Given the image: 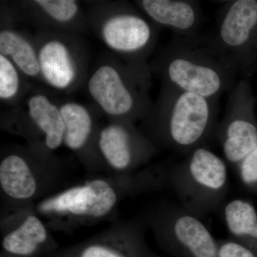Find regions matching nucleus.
<instances>
[{
	"label": "nucleus",
	"instance_id": "nucleus-1",
	"mask_svg": "<svg viewBox=\"0 0 257 257\" xmlns=\"http://www.w3.org/2000/svg\"><path fill=\"white\" fill-rule=\"evenodd\" d=\"M169 177L181 206L201 219L224 207L229 189L227 167L212 152L197 149Z\"/></svg>",
	"mask_w": 257,
	"mask_h": 257
},
{
	"label": "nucleus",
	"instance_id": "nucleus-2",
	"mask_svg": "<svg viewBox=\"0 0 257 257\" xmlns=\"http://www.w3.org/2000/svg\"><path fill=\"white\" fill-rule=\"evenodd\" d=\"M79 37L52 30H39L33 37L40 81L50 89L72 92L87 80V52Z\"/></svg>",
	"mask_w": 257,
	"mask_h": 257
},
{
	"label": "nucleus",
	"instance_id": "nucleus-3",
	"mask_svg": "<svg viewBox=\"0 0 257 257\" xmlns=\"http://www.w3.org/2000/svg\"><path fill=\"white\" fill-rule=\"evenodd\" d=\"M88 25L111 52L130 54L142 50L151 38V28L138 15L119 11L112 2H94Z\"/></svg>",
	"mask_w": 257,
	"mask_h": 257
},
{
	"label": "nucleus",
	"instance_id": "nucleus-4",
	"mask_svg": "<svg viewBox=\"0 0 257 257\" xmlns=\"http://www.w3.org/2000/svg\"><path fill=\"white\" fill-rule=\"evenodd\" d=\"M156 228L162 241L184 257H218V241L202 219L182 206L167 209Z\"/></svg>",
	"mask_w": 257,
	"mask_h": 257
},
{
	"label": "nucleus",
	"instance_id": "nucleus-5",
	"mask_svg": "<svg viewBox=\"0 0 257 257\" xmlns=\"http://www.w3.org/2000/svg\"><path fill=\"white\" fill-rule=\"evenodd\" d=\"M87 89L98 110L111 119L124 117L135 107V96L119 64L110 56L93 69L87 77Z\"/></svg>",
	"mask_w": 257,
	"mask_h": 257
},
{
	"label": "nucleus",
	"instance_id": "nucleus-6",
	"mask_svg": "<svg viewBox=\"0 0 257 257\" xmlns=\"http://www.w3.org/2000/svg\"><path fill=\"white\" fill-rule=\"evenodd\" d=\"M17 18L28 20L40 28L79 35L88 25L80 3L75 0H32L15 4Z\"/></svg>",
	"mask_w": 257,
	"mask_h": 257
},
{
	"label": "nucleus",
	"instance_id": "nucleus-7",
	"mask_svg": "<svg viewBox=\"0 0 257 257\" xmlns=\"http://www.w3.org/2000/svg\"><path fill=\"white\" fill-rule=\"evenodd\" d=\"M12 114L28 120L45 136V144L50 150H57L63 143L64 123L60 101L43 89H30Z\"/></svg>",
	"mask_w": 257,
	"mask_h": 257
},
{
	"label": "nucleus",
	"instance_id": "nucleus-8",
	"mask_svg": "<svg viewBox=\"0 0 257 257\" xmlns=\"http://www.w3.org/2000/svg\"><path fill=\"white\" fill-rule=\"evenodd\" d=\"M209 121L204 97L186 92L176 103L168 126L171 141L179 147L193 146L204 136Z\"/></svg>",
	"mask_w": 257,
	"mask_h": 257
},
{
	"label": "nucleus",
	"instance_id": "nucleus-9",
	"mask_svg": "<svg viewBox=\"0 0 257 257\" xmlns=\"http://www.w3.org/2000/svg\"><path fill=\"white\" fill-rule=\"evenodd\" d=\"M2 13L0 55L8 57L26 78L40 81L38 55L33 37L15 26L13 12Z\"/></svg>",
	"mask_w": 257,
	"mask_h": 257
},
{
	"label": "nucleus",
	"instance_id": "nucleus-10",
	"mask_svg": "<svg viewBox=\"0 0 257 257\" xmlns=\"http://www.w3.org/2000/svg\"><path fill=\"white\" fill-rule=\"evenodd\" d=\"M116 200V192L107 182L94 179L67 190V211L74 215L101 217L111 210Z\"/></svg>",
	"mask_w": 257,
	"mask_h": 257
},
{
	"label": "nucleus",
	"instance_id": "nucleus-11",
	"mask_svg": "<svg viewBox=\"0 0 257 257\" xmlns=\"http://www.w3.org/2000/svg\"><path fill=\"white\" fill-rule=\"evenodd\" d=\"M223 217L231 239L257 255V211L252 203L234 199L225 203Z\"/></svg>",
	"mask_w": 257,
	"mask_h": 257
},
{
	"label": "nucleus",
	"instance_id": "nucleus-12",
	"mask_svg": "<svg viewBox=\"0 0 257 257\" xmlns=\"http://www.w3.org/2000/svg\"><path fill=\"white\" fill-rule=\"evenodd\" d=\"M98 147L108 164L116 170H126L136 160L132 134L121 123L111 122L101 128Z\"/></svg>",
	"mask_w": 257,
	"mask_h": 257
},
{
	"label": "nucleus",
	"instance_id": "nucleus-13",
	"mask_svg": "<svg viewBox=\"0 0 257 257\" xmlns=\"http://www.w3.org/2000/svg\"><path fill=\"white\" fill-rule=\"evenodd\" d=\"M169 76L187 92L203 97L215 94L221 86L220 78L215 71L182 59L170 64Z\"/></svg>",
	"mask_w": 257,
	"mask_h": 257
},
{
	"label": "nucleus",
	"instance_id": "nucleus-14",
	"mask_svg": "<svg viewBox=\"0 0 257 257\" xmlns=\"http://www.w3.org/2000/svg\"><path fill=\"white\" fill-rule=\"evenodd\" d=\"M64 123L63 143L69 150L79 151L89 142L94 126V111L72 100L60 101Z\"/></svg>",
	"mask_w": 257,
	"mask_h": 257
},
{
	"label": "nucleus",
	"instance_id": "nucleus-15",
	"mask_svg": "<svg viewBox=\"0 0 257 257\" xmlns=\"http://www.w3.org/2000/svg\"><path fill=\"white\" fill-rule=\"evenodd\" d=\"M0 184L10 197L17 199L31 197L36 192V180L28 162L20 155H8L0 164Z\"/></svg>",
	"mask_w": 257,
	"mask_h": 257
},
{
	"label": "nucleus",
	"instance_id": "nucleus-16",
	"mask_svg": "<svg viewBox=\"0 0 257 257\" xmlns=\"http://www.w3.org/2000/svg\"><path fill=\"white\" fill-rule=\"evenodd\" d=\"M256 23L257 2H235L221 25V38L229 46H239L248 40L250 31Z\"/></svg>",
	"mask_w": 257,
	"mask_h": 257
},
{
	"label": "nucleus",
	"instance_id": "nucleus-17",
	"mask_svg": "<svg viewBox=\"0 0 257 257\" xmlns=\"http://www.w3.org/2000/svg\"><path fill=\"white\" fill-rule=\"evenodd\" d=\"M223 143L226 160L236 167L257 145V128L249 121L234 120L227 126Z\"/></svg>",
	"mask_w": 257,
	"mask_h": 257
},
{
	"label": "nucleus",
	"instance_id": "nucleus-18",
	"mask_svg": "<svg viewBox=\"0 0 257 257\" xmlns=\"http://www.w3.org/2000/svg\"><path fill=\"white\" fill-rule=\"evenodd\" d=\"M141 5L147 14L162 25L186 30L191 28L195 20L192 8L182 2L143 0Z\"/></svg>",
	"mask_w": 257,
	"mask_h": 257
},
{
	"label": "nucleus",
	"instance_id": "nucleus-19",
	"mask_svg": "<svg viewBox=\"0 0 257 257\" xmlns=\"http://www.w3.org/2000/svg\"><path fill=\"white\" fill-rule=\"evenodd\" d=\"M46 238V229L42 221L36 216H30L18 229L5 236L3 246L10 253L28 255L33 253Z\"/></svg>",
	"mask_w": 257,
	"mask_h": 257
},
{
	"label": "nucleus",
	"instance_id": "nucleus-20",
	"mask_svg": "<svg viewBox=\"0 0 257 257\" xmlns=\"http://www.w3.org/2000/svg\"><path fill=\"white\" fill-rule=\"evenodd\" d=\"M26 77L5 56L0 55V100L5 104L18 106L31 89Z\"/></svg>",
	"mask_w": 257,
	"mask_h": 257
},
{
	"label": "nucleus",
	"instance_id": "nucleus-21",
	"mask_svg": "<svg viewBox=\"0 0 257 257\" xmlns=\"http://www.w3.org/2000/svg\"><path fill=\"white\" fill-rule=\"evenodd\" d=\"M236 169L238 177L243 187L253 192L257 189V145Z\"/></svg>",
	"mask_w": 257,
	"mask_h": 257
},
{
	"label": "nucleus",
	"instance_id": "nucleus-22",
	"mask_svg": "<svg viewBox=\"0 0 257 257\" xmlns=\"http://www.w3.org/2000/svg\"><path fill=\"white\" fill-rule=\"evenodd\" d=\"M218 257H257L256 253L232 239L218 241Z\"/></svg>",
	"mask_w": 257,
	"mask_h": 257
},
{
	"label": "nucleus",
	"instance_id": "nucleus-23",
	"mask_svg": "<svg viewBox=\"0 0 257 257\" xmlns=\"http://www.w3.org/2000/svg\"><path fill=\"white\" fill-rule=\"evenodd\" d=\"M82 257H124L101 246H93L87 248Z\"/></svg>",
	"mask_w": 257,
	"mask_h": 257
},
{
	"label": "nucleus",
	"instance_id": "nucleus-24",
	"mask_svg": "<svg viewBox=\"0 0 257 257\" xmlns=\"http://www.w3.org/2000/svg\"><path fill=\"white\" fill-rule=\"evenodd\" d=\"M253 193H254V194H257V189H255V190L253 191Z\"/></svg>",
	"mask_w": 257,
	"mask_h": 257
}]
</instances>
